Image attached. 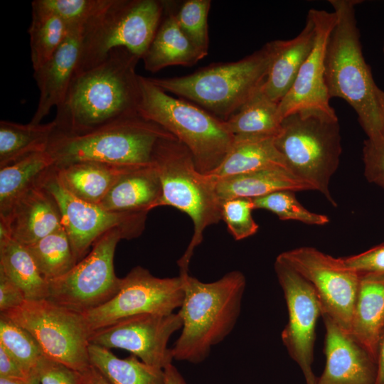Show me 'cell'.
<instances>
[{"label":"cell","mask_w":384,"mask_h":384,"mask_svg":"<svg viewBox=\"0 0 384 384\" xmlns=\"http://www.w3.org/2000/svg\"><path fill=\"white\" fill-rule=\"evenodd\" d=\"M41 185L55 199L63 226L78 262L107 232L117 229L127 240L139 237L145 228L146 212H113L99 204L80 200L60 183L55 166L41 179Z\"/></svg>","instance_id":"12"},{"label":"cell","mask_w":384,"mask_h":384,"mask_svg":"<svg viewBox=\"0 0 384 384\" xmlns=\"http://www.w3.org/2000/svg\"><path fill=\"white\" fill-rule=\"evenodd\" d=\"M171 136L159 125L137 114L84 134L67 135L55 129L47 151L56 168L83 161L145 166L152 164L159 141Z\"/></svg>","instance_id":"7"},{"label":"cell","mask_w":384,"mask_h":384,"mask_svg":"<svg viewBox=\"0 0 384 384\" xmlns=\"http://www.w3.org/2000/svg\"><path fill=\"white\" fill-rule=\"evenodd\" d=\"M138 114L173 134L191 152L197 169L207 174L229 151L234 136L224 120L188 101L175 98L139 75Z\"/></svg>","instance_id":"6"},{"label":"cell","mask_w":384,"mask_h":384,"mask_svg":"<svg viewBox=\"0 0 384 384\" xmlns=\"http://www.w3.org/2000/svg\"><path fill=\"white\" fill-rule=\"evenodd\" d=\"M341 260L346 268L358 273H384V243Z\"/></svg>","instance_id":"42"},{"label":"cell","mask_w":384,"mask_h":384,"mask_svg":"<svg viewBox=\"0 0 384 384\" xmlns=\"http://www.w3.org/2000/svg\"><path fill=\"white\" fill-rule=\"evenodd\" d=\"M29 375H34L41 384H82L80 372L45 356Z\"/></svg>","instance_id":"41"},{"label":"cell","mask_w":384,"mask_h":384,"mask_svg":"<svg viewBox=\"0 0 384 384\" xmlns=\"http://www.w3.org/2000/svg\"><path fill=\"white\" fill-rule=\"evenodd\" d=\"M142 166L83 161L55 168L62 185L84 201L100 204L114 184L127 172Z\"/></svg>","instance_id":"26"},{"label":"cell","mask_w":384,"mask_h":384,"mask_svg":"<svg viewBox=\"0 0 384 384\" xmlns=\"http://www.w3.org/2000/svg\"><path fill=\"white\" fill-rule=\"evenodd\" d=\"M0 223L11 238L25 246L63 228L55 199L41 183L23 195Z\"/></svg>","instance_id":"20"},{"label":"cell","mask_w":384,"mask_h":384,"mask_svg":"<svg viewBox=\"0 0 384 384\" xmlns=\"http://www.w3.org/2000/svg\"><path fill=\"white\" fill-rule=\"evenodd\" d=\"M0 384H27L26 380L0 377Z\"/></svg>","instance_id":"48"},{"label":"cell","mask_w":384,"mask_h":384,"mask_svg":"<svg viewBox=\"0 0 384 384\" xmlns=\"http://www.w3.org/2000/svg\"><path fill=\"white\" fill-rule=\"evenodd\" d=\"M254 209L251 198H232L222 203V220L235 240H243L257 233L259 226L252 216Z\"/></svg>","instance_id":"39"},{"label":"cell","mask_w":384,"mask_h":384,"mask_svg":"<svg viewBox=\"0 0 384 384\" xmlns=\"http://www.w3.org/2000/svg\"><path fill=\"white\" fill-rule=\"evenodd\" d=\"M53 167L54 160L48 151L33 154L0 167V220L6 219L16 202L40 184Z\"/></svg>","instance_id":"28"},{"label":"cell","mask_w":384,"mask_h":384,"mask_svg":"<svg viewBox=\"0 0 384 384\" xmlns=\"http://www.w3.org/2000/svg\"><path fill=\"white\" fill-rule=\"evenodd\" d=\"M350 334L376 361L384 329V273H360Z\"/></svg>","instance_id":"21"},{"label":"cell","mask_w":384,"mask_h":384,"mask_svg":"<svg viewBox=\"0 0 384 384\" xmlns=\"http://www.w3.org/2000/svg\"><path fill=\"white\" fill-rule=\"evenodd\" d=\"M0 315L29 332L47 358L80 373L91 366L88 348L92 332L82 313L43 299L26 300Z\"/></svg>","instance_id":"10"},{"label":"cell","mask_w":384,"mask_h":384,"mask_svg":"<svg viewBox=\"0 0 384 384\" xmlns=\"http://www.w3.org/2000/svg\"><path fill=\"white\" fill-rule=\"evenodd\" d=\"M184 297L178 314L183 326L171 348L174 360L198 364L233 331L238 320L246 286L242 272L234 270L203 282L179 272Z\"/></svg>","instance_id":"2"},{"label":"cell","mask_w":384,"mask_h":384,"mask_svg":"<svg viewBox=\"0 0 384 384\" xmlns=\"http://www.w3.org/2000/svg\"><path fill=\"white\" fill-rule=\"evenodd\" d=\"M182 326L178 313L139 314L92 332L90 343L126 350L144 363L164 369L174 360L169 341Z\"/></svg>","instance_id":"16"},{"label":"cell","mask_w":384,"mask_h":384,"mask_svg":"<svg viewBox=\"0 0 384 384\" xmlns=\"http://www.w3.org/2000/svg\"><path fill=\"white\" fill-rule=\"evenodd\" d=\"M378 95L381 112H382L383 119H384V91L382 90L380 88H379L378 90Z\"/></svg>","instance_id":"49"},{"label":"cell","mask_w":384,"mask_h":384,"mask_svg":"<svg viewBox=\"0 0 384 384\" xmlns=\"http://www.w3.org/2000/svg\"><path fill=\"white\" fill-rule=\"evenodd\" d=\"M164 3L161 23L142 59L144 68L151 73L172 65L192 66L202 59L179 27L174 3Z\"/></svg>","instance_id":"23"},{"label":"cell","mask_w":384,"mask_h":384,"mask_svg":"<svg viewBox=\"0 0 384 384\" xmlns=\"http://www.w3.org/2000/svg\"><path fill=\"white\" fill-rule=\"evenodd\" d=\"M383 53H384V44H383Z\"/></svg>","instance_id":"51"},{"label":"cell","mask_w":384,"mask_h":384,"mask_svg":"<svg viewBox=\"0 0 384 384\" xmlns=\"http://www.w3.org/2000/svg\"><path fill=\"white\" fill-rule=\"evenodd\" d=\"M252 201L255 209L269 210L282 220H297L316 225H325L329 221L326 215L311 212L304 207L292 191H279Z\"/></svg>","instance_id":"36"},{"label":"cell","mask_w":384,"mask_h":384,"mask_svg":"<svg viewBox=\"0 0 384 384\" xmlns=\"http://www.w3.org/2000/svg\"><path fill=\"white\" fill-rule=\"evenodd\" d=\"M26 301L23 290L0 270V312L15 309Z\"/></svg>","instance_id":"43"},{"label":"cell","mask_w":384,"mask_h":384,"mask_svg":"<svg viewBox=\"0 0 384 384\" xmlns=\"http://www.w3.org/2000/svg\"><path fill=\"white\" fill-rule=\"evenodd\" d=\"M27 384H41L36 378L33 375H29L26 379Z\"/></svg>","instance_id":"50"},{"label":"cell","mask_w":384,"mask_h":384,"mask_svg":"<svg viewBox=\"0 0 384 384\" xmlns=\"http://www.w3.org/2000/svg\"><path fill=\"white\" fill-rule=\"evenodd\" d=\"M80 373L83 384H110L101 373L92 365Z\"/></svg>","instance_id":"46"},{"label":"cell","mask_w":384,"mask_h":384,"mask_svg":"<svg viewBox=\"0 0 384 384\" xmlns=\"http://www.w3.org/2000/svg\"><path fill=\"white\" fill-rule=\"evenodd\" d=\"M277 258L289 265L314 288L321 306L344 331L350 334L360 283V273L314 247L285 251Z\"/></svg>","instance_id":"14"},{"label":"cell","mask_w":384,"mask_h":384,"mask_svg":"<svg viewBox=\"0 0 384 384\" xmlns=\"http://www.w3.org/2000/svg\"><path fill=\"white\" fill-rule=\"evenodd\" d=\"M0 345L17 361L27 378L44 356L29 332L2 315H0Z\"/></svg>","instance_id":"35"},{"label":"cell","mask_w":384,"mask_h":384,"mask_svg":"<svg viewBox=\"0 0 384 384\" xmlns=\"http://www.w3.org/2000/svg\"><path fill=\"white\" fill-rule=\"evenodd\" d=\"M274 267L288 311V321L281 334L282 343L306 384H316L314 348L316 324L321 316L320 302L310 283L289 265L276 258Z\"/></svg>","instance_id":"15"},{"label":"cell","mask_w":384,"mask_h":384,"mask_svg":"<svg viewBox=\"0 0 384 384\" xmlns=\"http://www.w3.org/2000/svg\"><path fill=\"white\" fill-rule=\"evenodd\" d=\"M282 120L278 102L269 98L261 86L224 122L233 136L276 137Z\"/></svg>","instance_id":"31"},{"label":"cell","mask_w":384,"mask_h":384,"mask_svg":"<svg viewBox=\"0 0 384 384\" xmlns=\"http://www.w3.org/2000/svg\"><path fill=\"white\" fill-rule=\"evenodd\" d=\"M361 1L330 0L336 23L325 55V79L330 98L344 100L356 112L368 137L384 129L378 90L360 41L355 7Z\"/></svg>","instance_id":"3"},{"label":"cell","mask_w":384,"mask_h":384,"mask_svg":"<svg viewBox=\"0 0 384 384\" xmlns=\"http://www.w3.org/2000/svg\"><path fill=\"white\" fill-rule=\"evenodd\" d=\"M184 297L180 275L160 278L137 266L122 278L120 289L110 300L82 313L91 332L144 314H169L181 307Z\"/></svg>","instance_id":"13"},{"label":"cell","mask_w":384,"mask_h":384,"mask_svg":"<svg viewBox=\"0 0 384 384\" xmlns=\"http://www.w3.org/2000/svg\"><path fill=\"white\" fill-rule=\"evenodd\" d=\"M164 370L165 384H187L183 375L172 363L167 366Z\"/></svg>","instance_id":"47"},{"label":"cell","mask_w":384,"mask_h":384,"mask_svg":"<svg viewBox=\"0 0 384 384\" xmlns=\"http://www.w3.org/2000/svg\"><path fill=\"white\" fill-rule=\"evenodd\" d=\"M164 4L159 0H110L83 28L75 76L99 65L116 48L142 59L161 23Z\"/></svg>","instance_id":"8"},{"label":"cell","mask_w":384,"mask_h":384,"mask_svg":"<svg viewBox=\"0 0 384 384\" xmlns=\"http://www.w3.org/2000/svg\"><path fill=\"white\" fill-rule=\"evenodd\" d=\"M316 26L309 11L305 26L294 38L279 41L262 89L272 100L279 102L291 89L299 71L314 46Z\"/></svg>","instance_id":"22"},{"label":"cell","mask_w":384,"mask_h":384,"mask_svg":"<svg viewBox=\"0 0 384 384\" xmlns=\"http://www.w3.org/2000/svg\"><path fill=\"white\" fill-rule=\"evenodd\" d=\"M0 270L23 290L26 300L47 299L48 282L41 274L27 247L11 238L2 223Z\"/></svg>","instance_id":"29"},{"label":"cell","mask_w":384,"mask_h":384,"mask_svg":"<svg viewBox=\"0 0 384 384\" xmlns=\"http://www.w3.org/2000/svg\"><path fill=\"white\" fill-rule=\"evenodd\" d=\"M139 60L125 48H116L99 65L75 75L56 108V131L84 134L139 114Z\"/></svg>","instance_id":"1"},{"label":"cell","mask_w":384,"mask_h":384,"mask_svg":"<svg viewBox=\"0 0 384 384\" xmlns=\"http://www.w3.org/2000/svg\"><path fill=\"white\" fill-rule=\"evenodd\" d=\"M88 352L90 364L110 384H165L164 369L146 364L132 354L119 358L110 349L92 343Z\"/></svg>","instance_id":"30"},{"label":"cell","mask_w":384,"mask_h":384,"mask_svg":"<svg viewBox=\"0 0 384 384\" xmlns=\"http://www.w3.org/2000/svg\"><path fill=\"white\" fill-rule=\"evenodd\" d=\"M70 26L61 18L31 3V22L28 28L31 60L33 70L45 64L65 39Z\"/></svg>","instance_id":"33"},{"label":"cell","mask_w":384,"mask_h":384,"mask_svg":"<svg viewBox=\"0 0 384 384\" xmlns=\"http://www.w3.org/2000/svg\"><path fill=\"white\" fill-rule=\"evenodd\" d=\"M61 18L68 26H85L109 4L110 0H36Z\"/></svg>","instance_id":"38"},{"label":"cell","mask_w":384,"mask_h":384,"mask_svg":"<svg viewBox=\"0 0 384 384\" xmlns=\"http://www.w3.org/2000/svg\"><path fill=\"white\" fill-rule=\"evenodd\" d=\"M83 384V383H82Z\"/></svg>","instance_id":"52"},{"label":"cell","mask_w":384,"mask_h":384,"mask_svg":"<svg viewBox=\"0 0 384 384\" xmlns=\"http://www.w3.org/2000/svg\"><path fill=\"white\" fill-rule=\"evenodd\" d=\"M122 239L125 236L117 229L101 236L68 272L48 282L47 299L80 313L110 300L122 282L114 269L116 247Z\"/></svg>","instance_id":"11"},{"label":"cell","mask_w":384,"mask_h":384,"mask_svg":"<svg viewBox=\"0 0 384 384\" xmlns=\"http://www.w3.org/2000/svg\"><path fill=\"white\" fill-rule=\"evenodd\" d=\"M53 120L46 124L0 121V167L35 153L46 151L55 131Z\"/></svg>","instance_id":"32"},{"label":"cell","mask_w":384,"mask_h":384,"mask_svg":"<svg viewBox=\"0 0 384 384\" xmlns=\"http://www.w3.org/2000/svg\"><path fill=\"white\" fill-rule=\"evenodd\" d=\"M363 160L367 180L384 188V129L364 141Z\"/></svg>","instance_id":"40"},{"label":"cell","mask_w":384,"mask_h":384,"mask_svg":"<svg viewBox=\"0 0 384 384\" xmlns=\"http://www.w3.org/2000/svg\"><path fill=\"white\" fill-rule=\"evenodd\" d=\"M0 377L27 379V375L17 361L0 345Z\"/></svg>","instance_id":"44"},{"label":"cell","mask_w":384,"mask_h":384,"mask_svg":"<svg viewBox=\"0 0 384 384\" xmlns=\"http://www.w3.org/2000/svg\"><path fill=\"white\" fill-rule=\"evenodd\" d=\"M316 26V36L311 51L302 65L291 89L278 103L283 119L297 114H313L337 120L325 79V55L336 14L325 10H309Z\"/></svg>","instance_id":"17"},{"label":"cell","mask_w":384,"mask_h":384,"mask_svg":"<svg viewBox=\"0 0 384 384\" xmlns=\"http://www.w3.org/2000/svg\"><path fill=\"white\" fill-rule=\"evenodd\" d=\"M279 41L268 42L238 61L214 63L184 76L149 79L164 91L190 100L225 120L262 86Z\"/></svg>","instance_id":"4"},{"label":"cell","mask_w":384,"mask_h":384,"mask_svg":"<svg viewBox=\"0 0 384 384\" xmlns=\"http://www.w3.org/2000/svg\"><path fill=\"white\" fill-rule=\"evenodd\" d=\"M152 164L161 186V195L156 208L174 207L187 214L193 221L191 240L178 260L180 272H186L194 250L203 241L205 230L222 220V203L216 193L213 179L197 169L188 148L174 136L159 141Z\"/></svg>","instance_id":"5"},{"label":"cell","mask_w":384,"mask_h":384,"mask_svg":"<svg viewBox=\"0 0 384 384\" xmlns=\"http://www.w3.org/2000/svg\"><path fill=\"white\" fill-rule=\"evenodd\" d=\"M26 247L48 282L64 275L78 263L64 228Z\"/></svg>","instance_id":"34"},{"label":"cell","mask_w":384,"mask_h":384,"mask_svg":"<svg viewBox=\"0 0 384 384\" xmlns=\"http://www.w3.org/2000/svg\"><path fill=\"white\" fill-rule=\"evenodd\" d=\"M84 26H70L69 32L52 57L33 70L40 92L36 110L30 122L40 124L54 107L63 102L75 76Z\"/></svg>","instance_id":"19"},{"label":"cell","mask_w":384,"mask_h":384,"mask_svg":"<svg viewBox=\"0 0 384 384\" xmlns=\"http://www.w3.org/2000/svg\"><path fill=\"white\" fill-rule=\"evenodd\" d=\"M210 0H188L176 11L179 27L202 59L208 53V16Z\"/></svg>","instance_id":"37"},{"label":"cell","mask_w":384,"mask_h":384,"mask_svg":"<svg viewBox=\"0 0 384 384\" xmlns=\"http://www.w3.org/2000/svg\"><path fill=\"white\" fill-rule=\"evenodd\" d=\"M274 144L289 170L336 206L329 183L341 154L338 119L297 113L283 119Z\"/></svg>","instance_id":"9"},{"label":"cell","mask_w":384,"mask_h":384,"mask_svg":"<svg viewBox=\"0 0 384 384\" xmlns=\"http://www.w3.org/2000/svg\"><path fill=\"white\" fill-rule=\"evenodd\" d=\"M376 363L377 372L374 384H384V329L378 345Z\"/></svg>","instance_id":"45"},{"label":"cell","mask_w":384,"mask_h":384,"mask_svg":"<svg viewBox=\"0 0 384 384\" xmlns=\"http://www.w3.org/2000/svg\"><path fill=\"white\" fill-rule=\"evenodd\" d=\"M274 138L234 136L233 144L222 162L207 174L213 178H221L270 167L288 169L275 146Z\"/></svg>","instance_id":"27"},{"label":"cell","mask_w":384,"mask_h":384,"mask_svg":"<svg viewBox=\"0 0 384 384\" xmlns=\"http://www.w3.org/2000/svg\"><path fill=\"white\" fill-rule=\"evenodd\" d=\"M161 195L159 174L153 164L136 168L123 175L100 206L113 212H146L156 208Z\"/></svg>","instance_id":"25"},{"label":"cell","mask_w":384,"mask_h":384,"mask_svg":"<svg viewBox=\"0 0 384 384\" xmlns=\"http://www.w3.org/2000/svg\"><path fill=\"white\" fill-rule=\"evenodd\" d=\"M326 365L316 384H374L376 361L349 334L321 312Z\"/></svg>","instance_id":"18"},{"label":"cell","mask_w":384,"mask_h":384,"mask_svg":"<svg viewBox=\"0 0 384 384\" xmlns=\"http://www.w3.org/2000/svg\"><path fill=\"white\" fill-rule=\"evenodd\" d=\"M213 179L221 203L238 198L253 199L279 191L314 190L308 183L297 177L288 169L281 166Z\"/></svg>","instance_id":"24"}]
</instances>
